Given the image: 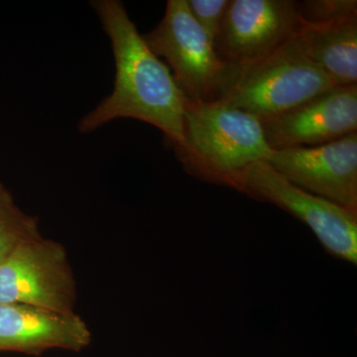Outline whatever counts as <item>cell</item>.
<instances>
[{
    "label": "cell",
    "mask_w": 357,
    "mask_h": 357,
    "mask_svg": "<svg viewBox=\"0 0 357 357\" xmlns=\"http://www.w3.org/2000/svg\"><path fill=\"white\" fill-rule=\"evenodd\" d=\"M143 38L172 73L187 100L213 102L220 98L230 66L192 17L187 0H169L165 15Z\"/></svg>",
    "instance_id": "277c9868"
},
{
    "label": "cell",
    "mask_w": 357,
    "mask_h": 357,
    "mask_svg": "<svg viewBox=\"0 0 357 357\" xmlns=\"http://www.w3.org/2000/svg\"><path fill=\"white\" fill-rule=\"evenodd\" d=\"M261 124L273 151L340 139L357 132V84L333 86Z\"/></svg>",
    "instance_id": "9c48e42d"
},
{
    "label": "cell",
    "mask_w": 357,
    "mask_h": 357,
    "mask_svg": "<svg viewBox=\"0 0 357 357\" xmlns=\"http://www.w3.org/2000/svg\"><path fill=\"white\" fill-rule=\"evenodd\" d=\"M300 23L298 1L229 0L215 51L227 64H251L295 38Z\"/></svg>",
    "instance_id": "52a82bcc"
},
{
    "label": "cell",
    "mask_w": 357,
    "mask_h": 357,
    "mask_svg": "<svg viewBox=\"0 0 357 357\" xmlns=\"http://www.w3.org/2000/svg\"><path fill=\"white\" fill-rule=\"evenodd\" d=\"M297 38L310 60L337 86L357 84V17L326 24L301 20Z\"/></svg>",
    "instance_id": "8fae6325"
},
{
    "label": "cell",
    "mask_w": 357,
    "mask_h": 357,
    "mask_svg": "<svg viewBox=\"0 0 357 357\" xmlns=\"http://www.w3.org/2000/svg\"><path fill=\"white\" fill-rule=\"evenodd\" d=\"M39 236L36 218L21 211L10 192L0 183V263L21 244Z\"/></svg>",
    "instance_id": "7c38bea8"
},
{
    "label": "cell",
    "mask_w": 357,
    "mask_h": 357,
    "mask_svg": "<svg viewBox=\"0 0 357 357\" xmlns=\"http://www.w3.org/2000/svg\"><path fill=\"white\" fill-rule=\"evenodd\" d=\"M301 20L326 24L357 17L356 0H306L298 2Z\"/></svg>",
    "instance_id": "4fadbf2b"
},
{
    "label": "cell",
    "mask_w": 357,
    "mask_h": 357,
    "mask_svg": "<svg viewBox=\"0 0 357 357\" xmlns=\"http://www.w3.org/2000/svg\"><path fill=\"white\" fill-rule=\"evenodd\" d=\"M237 191L290 213L311 229L326 252L356 265L357 213L300 189L266 161L258 162L246 171Z\"/></svg>",
    "instance_id": "5b68a950"
},
{
    "label": "cell",
    "mask_w": 357,
    "mask_h": 357,
    "mask_svg": "<svg viewBox=\"0 0 357 357\" xmlns=\"http://www.w3.org/2000/svg\"><path fill=\"white\" fill-rule=\"evenodd\" d=\"M217 100L260 122L278 116L337 84L305 54L297 36L251 64L229 65Z\"/></svg>",
    "instance_id": "3957f363"
},
{
    "label": "cell",
    "mask_w": 357,
    "mask_h": 357,
    "mask_svg": "<svg viewBox=\"0 0 357 357\" xmlns=\"http://www.w3.org/2000/svg\"><path fill=\"white\" fill-rule=\"evenodd\" d=\"M187 2L192 17L215 45L229 0H187Z\"/></svg>",
    "instance_id": "5bb4252c"
},
{
    "label": "cell",
    "mask_w": 357,
    "mask_h": 357,
    "mask_svg": "<svg viewBox=\"0 0 357 357\" xmlns=\"http://www.w3.org/2000/svg\"><path fill=\"white\" fill-rule=\"evenodd\" d=\"M175 150L188 173L236 191L246 171L273 153L261 122L220 100H187L184 143Z\"/></svg>",
    "instance_id": "7a4b0ae2"
},
{
    "label": "cell",
    "mask_w": 357,
    "mask_h": 357,
    "mask_svg": "<svg viewBox=\"0 0 357 357\" xmlns=\"http://www.w3.org/2000/svg\"><path fill=\"white\" fill-rule=\"evenodd\" d=\"M95 7L112 42L115 81L112 93L79 122V130L91 132L114 119H133L151 124L174 148L180 146L187 98L172 73L149 48L121 1L100 0Z\"/></svg>",
    "instance_id": "6da1fadb"
},
{
    "label": "cell",
    "mask_w": 357,
    "mask_h": 357,
    "mask_svg": "<svg viewBox=\"0 0 357 357\" xmlns=\"http://www.w3.org/2000/svg\"><path fill=\"white\" fill-rule=\"evenodd\" d=\"M75 301L74 276L61 244L39 236L0 263V304L72 312Z\"/></svg>",
    "instance_id": "8992f818"
},
{
    "label": "cell",
    "mask_w": 357,
    "mask_h": 357,
    "mask_svg": "<svg viewBox=\"0 0 357 357\" xmlns=\"http://www.w3.org/2000/svg\"><path fill=\"white\" fill-rule=\"evenodd\" d=\"M91 332L72 312L23 304H0V351L38 356L52 349L79 351L88 347Z\"/></svg>",
    "instance_id": "30bf717a"
},
{
    "label": "cell",
    "mask_w": 357,
    "mask_h": 357,
    "mask_svg": "<svg viewBox=\"0 0 357 357\" xmlns=\"http://www.w3.org/2000/svg\"><path fill=\"white\" fill-rule=\"evenodd\" d=\"M267 163L300 189L357 213V132L319 146L273 151Z\"/></svg>",
    "instance_id": "ba28073f"
}]
</instances>
